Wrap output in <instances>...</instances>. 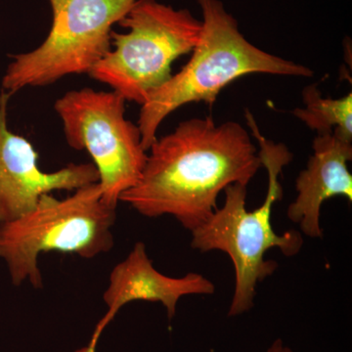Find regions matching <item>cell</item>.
I'll return each mask as SVG.
<instances>
[{
  "instance_id": "cell-9",
  "label": "cell",
  "mask_w": 352,
  "mask_h": 352,
  "mask_svg": "<svg viewBox=\"0 0 352 352\" xmlns=\"http://www.w3.org/2000/svg\"><path fill=\"white\" fill-rule=\"evenodd\" d=\"M214 292V283L199 273L175 278L159 272L148 256L144 243L138 242L129 256L111 271L103 295L108 311L96 327L105 330L124 305L138 300L161 302L171 320L182 296L212 295Z\"/></svg>"
},
{
  "instance_id": "cell-1",
  "label": "cell",
  "mask_w": 352,
  "mask_h": 352,
  "mask_svg": "<svg viewBox=\"0 0 352 352\" xmlns=\"http://www.w3.org/2000/svg\"><path fill=\"white\" fill-rule=\"evenodd\" d=\"M148 151L140 179L120 201L150 219L171 215L190 231L214 214L226 187L248 186L263 168L247 129L212 117L180 122Z\"/></svg>"
},
{
  "instance_id": "cell-10",
  "label": "cell",
  "mask_w": 352,
  "mask_h": 352,
  "mask_svg": "<svg viewBox=\"0 0 352 352\" xmlns=\"http://www.w3.org/2000/svg\"><path fill=\"white\" fill-rule=\"evenodd\" d=\"M351 143L337 131L317 134L314 139V155L296 178L298 196L287 212L308 237L323 236L320 212L325 201L342 196L352 201V175L347 168L352 159Z\"/></svg>"
},
{
  "instance_id": "cell-11",
  "label": "cell",
  "mask_w": 352,
  "mask_h": 352,
  "mask_svg": "<svg viewBox=\"0 0 352 352\" xmlns=\"http://www.w3.org/2000/svg\"><path fill=\"white\" fill-rule=\"evenodd\" d=\"M303 108H296L294 115L318 134L337 131L352 140V94L339 99L324 98L316 85H308L302 91Z\"/></svg>"
},
{
  "instance_id": "cell-13",
  "label": "cell",
  "mask_w": 352,
  "mask_h": 352,
  "mask_svg": "<svg viewBox=\"0 0 352 352\" xmlns=\"http://www.w3.org/2000/svg\"><path fill=\"white\" fill-rule=\"evenodd\" d=\"M266 352H294L289 346H285L283 340L278 339L271 344Z\"/></svg>"
},
{
  "instance_id": "cell-8",
  "label": "cell",
  "mask_w": 352,
  "mask_h": 352,
  "mask_svg": "<svg viewBox=\"0 0 352 352\" xmlns=\"http://www.w3.org/2000/svg\"><path fill=\"white\" fill-rule=\"evenodd\" d=\"M11 95L0 94V223L19 219L36 207L41 197L53 191H75L99 182L94 164H69L53 173L38 166L32 143L14 133L7 122Z\"/></svg>"
},
{
  "instance_id": "cell-5",
  "label": "cell",
  "mask_w": 352,
  "mask_h": 352,
  "mask_svg": "<svg viewBox=\"0 0 352 352\" xmlns=\"http://www.w3.org/2000/svg\"><path fill=\"white\" fill-rule=\"evenodd\" d=\"M112 32V50L90 72L126 101L143 105L171 78V65L188 54L200 39L203 23L188 9L157 0H136Z\"/></svg>"
},
{
  "instance_id": "cell-4",
  "label": "cell",
  "mask_w": 352,
  "mask_h": 352,
  "mask_svg": "<svg viewBox=\"0 0 352 352\" xmlns=\"http://www.w3.org/2000/svg\"><path fill=\"white\" fill-rule=\"evenodd\" d=\"M102 196L99 182L76 189L65 199L44 194L29 212L0 223V258L15 286L29 281L34 288L43 289L38 261L43 252L90 259L113 249L116 208Z\"/></svg>"
},
{
  "instance_id": "cell-12",
  "label": "cell",
  "mask_w": 352,
  "mask_h": 352,
  "mask_svg": "<svg viewBox=\"0 0 352 352\" xmlns=\"http://www.w3.org/2000/svg\"><path fill=\"white\" fill-rule=\"evenodd\" d=\"M102 332L98 328H95L94 335H92L91 340H90L89 344L87 346L82 347V349H78L76 352H96L97 344L98 340L100 339Z\"/></svg>"
},
{
  "instance_id": "cell-3",
  "label": "cell",
  "mask_w": 352,
  "mask_h": 352,
  "mask_svg": "<svg viewBox=\"0 0 352 352\" xmlns=\"http://www.w3.org/2000/svg\"><path fill=\"white\" fill-rule=\"evenodd\" d=\"M196 1L203 15V28L188 63L141 105L138 126L147 152L157 138L159 127L171 113L195 102L212 106L224 87L242 76L314 75L308 67L265 52L250 43L221 0Z\"/></svg>"
},
{
  "instance_id": "cell-6",
  "label": "cell",
  "mask_w": 352,
  "mask_h": 352,
  "mask_svg": "<svg viewBox=\"0 0 352 352\" xmlns=\"http://www.w3.org/2000/svg\"><path fill=\"white\" fill-rule=\"evenodd\" d=\"M52 25L43 43L11 56L2 78L9 95L53 85L72 75H89L112 50L113 25L136 0H48Z\"/></svg>"
},
{
  "instance_id": "cell-7",
  "label": "cell",
  "mask_w": 352,
  "mask_h": 352,
  "mask_svg": "<svg viewBox=\"0 0 352 352\" xmlns=\"http://www.w3.org/2000/svg\"><path fill=\"white\" fill-rule=\"evenodd\" d=\"M126 103L113 90L85 87L67 92L54 104L67 143L90 155L102 198L115 208L120 196L140 179L147 161L140 129L126 118Z\"/></svg>"
},
{
  "instance_id": "cell-2",
  "label": "cell",
  "mask_w": 352,
  "mask_h": 352,
  "mask_svg": "<svg viewBox=\"0 0 352 352\" xmlns=\"http://www.w3.org/2000/svg\"><path fill=\"white\" fill-rule=\"evenodd\" d=\"M245 120L258 141L261 164L268 175L267 193L261 207L245 208L247 187L235 183L224 190L223 207L192 233L191 247L201 252L220 251L228 254L235 270V291L229 316H238L254 307L256 287L277 270L278 264L265 261L266 252L278 248L286 256H293L302 250V233L289 230L279 235L273 230L271 214L273 207L283 198L280 175L293 160V154L283 143H275L259 131L254 116L245 110Z\"/></svg>"
}]
</instances>
